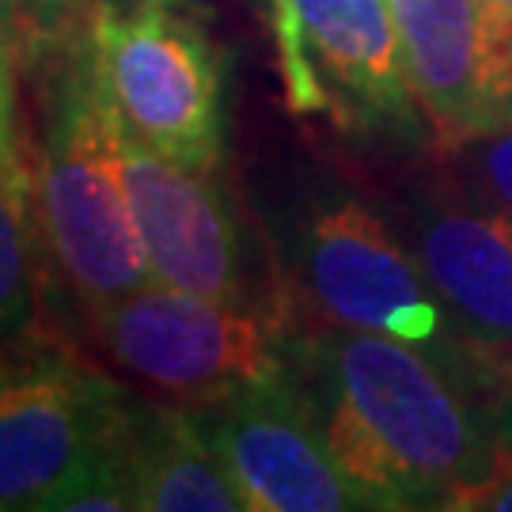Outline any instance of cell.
Returning <instances> with one entry per match:
<instances>
[{
  "label": "cell",
  "mask_w": 512,
  "mask_h": 512,
  "mask_svg": "<svg viewBox=\"0 0 512 512\" xmlns=\"http://www.w3.org/2000/svg\"><path fill=\"white\" fill-rule=\"evenodd\" d=\"M289 368L319 406L330 452L372 509H459L501 467L494 372L346 327H293Z\"/></svg>",
  "instance_id": "cell-1"
},
{
  "label": "cell",
  "mask_w": 512,
  "mask_h": 512,
  "mask_svg": "<svg viewBox=\"0 0 512 512\" xmlns=\"http://www.w3.org/2000/svg\"><path fill=\"white\" fill-rule=\"evenodd\" d=\"M42 84V118L27 141L31 205L54 281L84 311L152 281L122 179V122L95 73L88 16L57 46Z\"/></svg>",
  "instance_id": "cell-2"
},
{
  "label": "cell",
  "mask_w": 512,
  "mask_h": 512,
  "mask_svg": "<svg viewBox=\"0 0 512 512\" xmlns=\"http://www.w3.org/2000/svg\"><path fill=\"white\" fill-rule=\"evenodd\" d=\"M274 277L293 327L391 334L486 368L429 289L410 243L357 194L319 190L296 205L274 243Z\"/></svg>",
  "instance_id": "cell-3"
},
{
  "label": "cell",
  "mask_w": 512,
  "mask_h": 512,
  "mask_svg": "<svg viewBox=\"0 0 512 512\" xmlns=\"http://www.w3.org/2000/svg\"><path fill=\"white\" fill-rule=\"evenodd\" d=\"M84 327L126 376L190 410L289 372L293 323L270 304H232L148 281L84 311Z\"/></svg>",
  "instance_id": "cell-4"
},
{
  "label": "cell",
  "mask_w": 512,
  "mask_h": 512,
  "mask_svg": "<svg viewBox=\"0 0 512 512\" xmlns=\"http://www.w3.org/2000/svg\"><path fill=\"white\" fill-rule=\"evenodd\" d=\"M133 403L42 323L0 342V512H46L126 429Z\"/></svg>",
  "instance_id": "cell-5"
},
{
  "label": "cell",
  "mask_w": 512,
  "mask_h": 512,
  "mask_svg": "<svg viewBox=\"0 0 512 512\" xmlns=\"http://www.w3.org/2000/svg\"><path fill=\"white\" fill-rule=\"evenodd\" d=\"M95 73L129 137L194 171H217L224 156L220 57L194 19L141 0L88 12Z\"/></svg>",
  "instance_id": "cell-6"
},
{
  "label": "cell",
  "mask_w": 512,
  "mask_h": 512,
  "mask_svg": "<svg viewBox=\"0 0 512 512\" xmlns=\"http://www.w3.org/2000/svg\"><path fill=\"white\" fill-rule=\"evenodd\" d=\"M274 35L296 114L399 141H421L429 129L387 0H274Z\"/></svg>",
  "instance_id": "cell-7"
},
{
  "label": "cell",
  "mask_w": 512,
  "mask_h": 512,
  "mask_svg": "<svg viewBox=\"0 0 512 512\" xmlns=\"http://www.w3.org/2000/svg\"><path fill=\"white\" fill-rule=\"evenodd\" d=\"M194 414L239 482L247 512L372 509V497L330 452L319 406L293 368Z\"/></svg>",
  "instance_id": "cell-8"
},
{
  "label": "cell",
  "mask_w": 512,
  "mask_h": 512,
  "mask_svg": "<svg viewBox=\"0 0 512 512\" xmlns=\"http://www.w3.org/2000/svg\"><path fill=\"white\" fill-rule=\"evenodd\" d=\"M122 179L156 285L281 308L274 293L255 285L243 224L220 190L217 171L175 164L122 129Z\"/></svg>",
  "instance_id": "cell-9"
},
{
  "label": "cell",
  "mask_w": 512,
  "mask_h": 512,
  "mask_svg": "<svg viewBox=\"0 0 512 512\" xmlns=\"http://www.w3.org/2000/svg\"><path fill=\"white\" fill-rule=\"evenodd\" d=\"M406 243L459 338L497 376L512 353V213L475 183L418 186Z\"/></svg>",
  "instance_id": "cell-10"
},
{
  "label": "cell",
  "mask_w": 512,
  "mask_h": 512,
  "mask_svg": "<svg viewBox=\"0 0 512 512\" xmlns=\"http://www.w3.org/2000/svg\"><path fill=\"white\" fill-rule=\"evenodd\" d=\"M410 92L440 145L505 122L512 27L497 0H387Z\"/></svg>",
  "instance_id": "cell-11"
},
{
  "label": "cell",
  "mask_w": 512,
  "mask_h": 512,
  "mask_svg": "<svg viewBox=\"0 0 512 512\" xmlns=\"http://www.w3.org/2000/svg\"><path fill=\"white\" fill-rule=\"evenodd\" d=\"M129 467L137 512H247L239 482L190 406H133Z\"/></svg>",
  "instance_id": "cell-12"
},
{
  "label": "cell",
  "mask_w": 512,
  "mask_h": 512,
  "mask_svg": "<svg viewBox=\"0 0 512 512\" xmlns=\"http://www.w3.org/2000/svg\"><path fill=\"white\" fill-rule=\"evenodd\" d=\"M46 251L38 236L31 175L0 167V342L38 327Z\"/></svg>",
  "instance_id": "cell-13"
},
{
  "label": "cell",
  "mask_w": 512,
  "mask_h": 512,
  "mask_svg": "<svg viewBox=\"0 0 512 512\" xmlns=\"http://www.w3.org/2000/svg\"><path fill=\"white\" fill-rule=\"evenodd\" d=\"M80 0H0V23L23 65H38L84 27Z\"/></svg>",
  "instance_id": "cell-14"
},
{
  "label": "cell",
  "mask_w": 512,
  "mask_h": 512,
  "mask_svg": "<svg viewBox=\"0 0 512 512\" xmlns=\"http://www.w3.org/2000/svg\"><path fill=\"white\" fill-rule=\"evenodd\" d=\"M456 156V167L463 179H475L478 190H486L497 205H505L512 213V122H497V126L471 133L456 145H448Z\"/></svg>",
  "instance_id": "cell-15"
},
{
  "label": "cell",
  "mask_w": 512,
  "mask_h": 512,
  "mask_svg": "<svg viewBox=\"0 0 512 512\" xmlns=\"http://www.w3.org/2000/svg\"><path fill=\"white\" fill-rule=\"evenodd\" d=\"M16 69L19 54L12 46V38L0 23V167L4 171H19V175H31L27 167V141L19 137L16 122Z\"/></svg>",
  "instance_id": "cell-16"
},
{
  "label": "cell",
  "mask_w": 512,
  "mask_h": 512,
  "mask_svg": "<svg viewBox=\"0 0 512 512\" xmlns=\"http://www.w3.org/2000/svg\"><path fill=\"white\" fill-rule=\"evenodd\" d=\"M459 509H490V512H512V452L501 459V467H497L494 475L486 478L482 486H478L475 494L463 497V505Z\"/></svg>",
  "instance_id": "cell-17"
},
{
  "label": "cell",
  "mask_w": 512,
  "mask_h": 512,
  "mask_svg": "<svg viewBox=\"0 0 512 512\" xmlns=\"http://www.w3.org/2000/svg\"><path fill=\"white\" fill-rule=\"evenodd\" d=\"M497 380H501V384H512V353L497 365Z\"/></svg>",
  "instance_id": "cell-18"
},
{
  "label": "cell",
  "mask_w": 512,
  "mask_h": 512,
  "mask_svg": "<svg viewBox=\"0 0 512 512\" xmlns=\"http://www.w3.org/2000/svg\"><path fill=\"white\" fill-rule=\"evenodd\" d=\"M497 8H501V16L509 19V27H512V0H497Z\"/></svg>",
  "instance_id": "cell-19"
},
{
  "label": "cell",
  "mask_w": 512,
  "mask_h": 512,
  "mask_svg": "<svg viewBox=\"0 0 512 512\" xmlns=\"http://www.w3.org/2000/svg\"><path fill=\"white\" fill-rule=\"evenodd\" d=\"M505 118L512 122V95H509V103H505Z\"/></svg>",
  "instance_id": "cell-20"
},
{
  "label": "cell",
  "mask_w": 512,
  "mask_h": 512,
  "mask_svg": "<svg viewBox=\"0 0 512 512\" xmlns=\"http://www.w3.org/2000/svg\"><path fill=\"white\" fill-rule=\"evenodd\" d=\"M167 4H171V0H167Z\"/></svg>",
  "instance_id": "cell-21"
}]
</instances>
